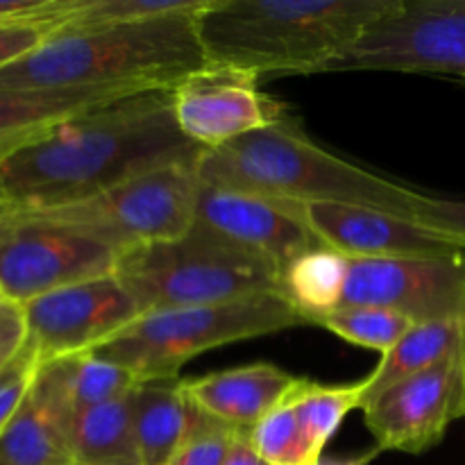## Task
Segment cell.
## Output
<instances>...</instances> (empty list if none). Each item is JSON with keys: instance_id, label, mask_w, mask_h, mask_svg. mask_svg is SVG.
<instances>
[{"instance_id": "d4e9b609", "label": "cell", "mask_w": 465, "mask_h": 465, "mask_svg": "<svg viewBox=\"0 0 465 465\" xmlns=\"http://www.w3.org/2000/svg\"><path fill=\"white\" fill-rule=\"evenodd\" d=\"M312 325L322 327L359 348L375 350L384 357L411 330L413 322L391 309L359 304V307H341L336 312L325 313V316L312 321Z\"/></svg>"}, {"instance_id": "e575fe53", "label": "cell", "mask_w": 465, "mask_h": 465, "mask_svg": "<svg viewBox=\"0 0 465 465\" xmlns=\"http://www.w3.org/2000/svg\"><path fill=\"white\" fill-rule=\"evenodd\" d=\"M9 213H12V209H9L7 204H3V203H0V223H3L5 218L9 216Z\"/></svg>"}, {"instance_id": "4fadbf2b", "label": "cell", "mask_w": 465, "mask_h": 465, "mask_svg": "<svg viewBox=\"0 0 465 465\" xmlns=\"http://www.w3.org/2000/svg\"><path fill=\"white\" fill-rule=\"evenodd\" d=\"M361 413L380 452H427L443 440L457 418H465L461 354L381 391L363 404Z\"/></svg>"}, {"instance_id": "e0dca14e", "label": "cell", "mask_w": 465, "mask_h": 465, "mask_svg": "<svg viewBox=\"0 0 465 465\" xmlns=\"http://www.w3.org/2000/svg\"><path fill=\"white\" fill-rule=\"evenodd\" d=\"M134 434L143 465H168L203 411L189 400L184 380L139 381L132 395Z\"/></svg>"}, {"instance_id": "5bb4252c", "label": "cell", "mask_w": 465, "mask_h": 465, "mask_svg": "<svg viewBox=\"0 0 465 465\" xmlns=\"http://www.w3.org/2000/svg\"><path fill=\"white\" fill-rule=\"evenodd\" d=\"M327 248L348 259L445 257L465 252V241L413 218L359 204H295Z\"/></svg>"}, {"instance_id": "5b68a950", "label": "cell", "mask_w": 465, "mask_h": 465, "mask_svg": "<svg viewBox=\"0 0 465 465\" xmlns=\"http://www.w3.org/2000/svg\"><path fill=\"white\" fill-rule=\"evenodd\" d=\"M114 275L136 300L141 316L280 293L275 263L200 223L177 239L121 252Z\"/></svg>"}, {"instance_id": "d590c367", "label": "cell", "mask_w": 465, "mask_h": 465, "mask_svg": "<svg viewBox=\"0 0 465 465\" xmlns=\"http://www.w3.org/2000/svg\"><path fill=\"white\" fill-rule=\"evenodd\" d=\"M461 361H463V375H465V341H463V354H461Z\"/></svg>"}, {"instance_id": "836d02e7", "label": "cell", "mask_w": 465, "mask_h": 465, "mask_svg": "<svg viewBox=\"0 0 465 465\" xmlns=\"http://www.w3.org/2000/svg\"><path fill=\"white\" fill-rule=\"evenodd\" d=\"M377 454H380V450L375 448V450H371V452H363V454H357V457H348V459H325L322 457L316 465H371L377 459Z\"/></svg>"}, {"instance_id": "7a4b0ae2", "label": "cell", "mask_w": 465, "mask_h": 465, "mask_svg": "<svg viewBox=\"0 0 465 465\" xmlns=\"http://www.w3.org/2000/svg\"><path fill=\"white\" fill-rule=\"evenodd\" d=\"M195 18L77 25L64 23L39 48L0 71V89L116 91L173 89L207 64Z\"/></svg>"}, {"instance_id": "9a60e30c", "label": "cell", "mask_w": 465, "mask_h": 465, "mask_svg": "<svg viewBox=\"0 0 465 465\" xmlns=\"http://www.w3.org/2000/svg\"><path fill=\"white\" fill-rule=\"evenodd\" d=\"M195 223L268 259L280 272L300 254L322 245L309 230L295 204L204 182L198 184Z\"/></svg>"}, {"instance_id": "f546056e", "label": "cell", "mask_w": 465, "mask_h": 465, "mask_svg": "<svg viewBox=\"0 0 465 465\" xmlns=\"http://www.w3.org/2000/svg\"><path fill=\"white\" fill-rule=\"evenodd\" d=\"M71 18H64V21L3 23L0 25V71L9 64L23 59L25 54H30L35 48H39L53 32H57Z\"/></svg>"}, {"instance_id": "f1b7e54d", "label": "cell", "mask_w": 465, "mask_h": 465, "mask_svg": "<svg viewBox=\"0 0 465 465\" xmlns=\"http://www.w3.org/2000/svg\"><path fill=\"white\" fill-rule=\"evenodd\" d=\"M39 368V354L30 343H25V348L16 354V359H12L0 371V434L9 425V420L16 416L18 407L30 393Z\"/></svg>"}, {"instance_id": "4316f807", "label": "cell", "mask_w": 465, "mask_h": 465, "mask_svg": "<svg viewBox=\"0 0 465 465\" xmlns=\"http://www.w3.org/2000/svg\"><path fill=\"white\" fill-rule=\"evenodd\" d=\"M212 0H80L71 23L103 25V23H139L166 16H200Z\"/></svg>"}, {"instance_id": "74e56055", "label": "cell", "mask_w": 465, "mask_h": 465, "mask_svg": "<svg viewBox=\"0 0 465 465\" xmlns=\"http://www.w3.org/2000/svg\"><path fill=\"white\" fill-rule=\"evenodd\" d=\"M461 84H465V82H461Z\"/></svg>"}, {"instance_id": "484cf974", "label": "cell", "mask_w": 465, "mask_h": 465, "mask_svg": "<svg viewBox=\"0 0 465 465\" xmlns=\"http://www.w3.org/2000/svg\"><path fill=\"white\" fill-rule=\"evenodd\" d=\"M245 439L268 465H316L322 459L309 443L289 400L259 420Z\"/></svg>"}, {"instance_id": "6da1fadb", "label": "cell", "mask_w": 465, "mask_h": 465, "mask_svg": "<svg viewBox=\"0 0 465 465\" xmlns=\"http://www.w3.org/2000/svg\"><path fill=\"white\" fill-rule=\"evenodd\" d=\"M203 154L177 127L171 89L123 95L0 159V203L14 212L62 207L159 168L198 166Z\"/></svg>"}, {"instance_id": "83f0119b", "label": "cell", "mask_w": 465, "mask_h": 465, "mask_svg": "<svg viewBox=\"0 0 465 465\" xmlns=\"http://www.w3.org/2000/svg\"><path fill=\"white\" fill-rule=\"evenodd\" d=\"M241 431L204 416L198 420L168 465H225Z\"/></svg>"}, {"instance_id": "52a82bcc", "label": "cell", "mask_w": 465, "mask_h": 465, "mask_svg": "<svg viewBox=\"0 0 465 465\" xmlns=\"http://www.w3.org/2000/svg\"><path fill=\"white\" fill-rule=\"evenodd\" d=\"M198 184L195 166H168L80 203L41 212L121 254L189 232L195 223Z\"/></svg>"}, {"instance_id": "ffe728a7", "label": "cell", "mask_w": 465, "mask_h": 465, "mask_svg": "<svg viewBox=\"0 0 465 465\" xmlns=\"http://www.w3.org/2000/svg\"><path fill=\"white\" fill-rule=\"evenodd\" d=\"M36 381L53 395L54 402L66 411L68 420L75 413L116 400L130 393L139 380L125 368L84 352L73 357L41 363Z\"/></svg>"}, {"instance_id": "cb8c5ba5", "label": "cell", "mask_w": 465, "mask_h": 465, "mask_svg": "<svg viewBox=\"0 0 465 465\" xmlns=\"http://www.w3.org/2000/svg\"><path fill=\"white\" fill-rule=\"evenodd\" d=\"M366 398V377L352 384H321L302 377L298 389L289 395L309 443L322 457L327 443L341 430L345 418L363 407Z\"/></svg>"}, {"instance_id": "7402d4cb", "label": "cell", "mask_w": 465, "mask_h": 465, "mask_svg": "<svg viewBox=\"0 0 465 465\" xmlns=\"http://www.w3.org/2000/svg\"><path fill=\"white\" fill-rule=\"evenodd\" d=\"M463 341L465 321H436L413 325L398 341V345L380 359L375 371L366 375L363 404L371 402L381 391L463 354Z\"/></svg>"}, {"instance_id": "9c48e42d", "label": "cell", "mask_w": 465, "mask_h": 465, "mask_svg": "<svg viewBox=\"0 0 465 465\" xmlns=\"http://www.w3.org/2000/svg\"><path fill=\"white\" fill-rule=\"evenodd\" d=\"M118 252L41 209H18L0 223V291L25 304L62 286L114 272Z\"/></svg>"}, {"instance_id": "7c38bea8", "label": "cell", "mask_w": 465, "mask_h": 465, "mask_svg": "<svg viewBox=\"0 0 465 465\" xmlns=\"http://www.w3.org/2000/svg\"><path fill=\"white\" fill-rule=\"evenodd\" d=\"M173 116L191 143L203 150L271 127L289 107L259 89V77L234 68L204 66L171 89Z\"/></svg>"}, {"instance_id": "603a6c76", "label": "cell", "mask_w": 465, "mask_h": 465, "mask_svg": "<svg viewBox=\"0 0 465 465\" xmlns=\"http://www.w3.org/2000/svg\"><path fill=\"white\" fill-rule=\"evenodd\" d=\"M348 277L350 259L327 245H316L280 272V295L312 325L343 307Z\"/></svg>"}, {"instance_id": "8d00e7d4", "label": "cell", "mask_w": 465, "mask_h": 465, "mask_svg": "<svg viewBox=\"0 0 465 465\" xmlns=\"http://www.w3.org/2000/svg\"><path fill=\"white\" fill-rule=\"evenodd\" d=\"M3 300H7V298H5V295H3V291H0V302H3Z\"/></svg>"}, {"instance_id": "30bf717a", "label": "cell", "mask_w": 465, "mask_h": 465, "mask_svg": "<svg viewBox=\"0 0 465 465\" xmlns=\"http://www.w3.org/2000/svg\"><path fill=\"white\" fill-rule=\"evenodd\" d=\"M27 343L41 363L94 352L141 316L130 291L114 272L62 286L23 304Z\"/></svg>"}, {"instance_id": "44dd1931", "label": "cell", "mask_w": 465, "mask_h": 465, "mask_svg": "<svg viewBox=\"0 0 465 465\" xmlns=\"http://www.w3.org/2000/svg\"><path fill=\"white\" fill-rule=\"evenodd\" d=\"M134 389L68 420V445L75 465H143L132 416Z\"/></svg>"}, {"instance_id": "d6a6232c", "label": "cell", "mask_w": 465, "mask_h": 465, "mask_svg": "<svg viewBox=\"0 0 465 465\" xmlns=\"http://www.w3.org/2000/svg\"><path fill=\"white\" fill-rule=\"evenodd\" d=\"M225 465H268V463L263 461V459L259 457V454L254 452L252 448H250L245 434H241V439L236 440L234 448H232V452H230V457H227Z\"/></svg>"}, {"instance_id": "d6986e66", "label": "cell", "mask_w": 465, "mask_h": 465, "mask_svg": "<svg viewBox=\"0 0 465 465\" xmlns=\"http://www.w3.org/2000/svg\"><path fill=\"white\" fill-rule=\"evenodd\" d=\"M132 94L116 91L0 89V159L44 134L48 127L84 109Z\"/></svg>"}, {"instance_id": "8fae6325", "label": "cell", "mask_w": 465, "mask_h": 465, "mask_svg": "<svg viewBox=\"0 0 465 465\" xmlns=\"http://www.w3.org/2000/svg\"><path fill=\"white\" fill-rule=\"evenodd\" d=\"M384 307L413 325L465 321V252L445 257L350 259L343 307Z\"/></svg>"}, {"instance_id": "277c9868", "label": "cell", "mask_w": 465, "mask_h": 465, "mask_svg": "<svg viewBox=\"0 0 465 465\" xmlns=\"http://www.w3.org/2000/svg\"><path fill=\"white\" fill-rule=\"evenodd\" d=\"M200 182L291 204H359L413 218L420 191L330 153L289 114L280 123L204 150Z\"/></svg>"}, {"instance_id": "2e32d148", "label": "cell", "mask_w": 465, "mask_h": 465, "mask_svg": "<svg viewBox=\"0 0 465 465\" xmlns=\"http://www.w3.org/2000/svg\"><path fill=\"white\" fill-rule=\"evenodd\" d=\"M302 377L275 363H248L184 380L191 402L213 420L248 434L259 420L275 411L298 389Z\"/></svg>"}, {"instance_id": "8992f818", "label": "cell", "mask_w": 465, "mask_h": 465, "mask_svg": "<svg viewBox=\"0 0 465 465\" xmlns=\"http://www.w3.org/2000/svg\"><path fill=\"white\" fill-rule=\"evenodd\" d=\"M307 325L280 293L209 307L150 312L94 354L125 368L139 381L171 380L198 354L239 341Z\"/></svg>"}, {"instance_id": "ba28073f", "label": "cell", "mask_w": 465, "mask_h": 465, "mask_svg": "<svg viewBox=\"0 0 465 465\" xmlns=\"http://www.w3.org/2000/svg\"><path fill=\"white\" fill-rule=\"evenodd\" d=\"M420 73L465 82V0H395L327 73Z\"/></svg>"}, {"instance_id": "1f68e13d", "label": "cell", "mask_w": 465, "mask_h": 465, "mask_svg": "<svg viewBox=\"0 0 465 465\" xmlns=\"http://www.w3.org/2000/svg\"><path fill=\"white\" fill-rule=\"evenodd\" d=\"M27 343V322L23 304L3 300L0 302V371L7 366Z\"/></svg>"}, {"instance_id": "3957f363", "label": "cell", "mask_w": 465, "mask_h": 465, "mask_svg": "<svg viewBox=\"0 0 465 465\" xmlns=\"http://www.w3.org/2000/svg\"><path fill=\"white\" fill-rule=\"evenodd\" d=\"M395 0H212L195 18L209 66L254 77L327 73Z\"/></svg>"}, {"instance_id": "4dcf8cb0", "label": "cell", "mask_w": 465, "mask_h": 465, "mask_svg": "<svg viewBox=\"0 0 465 465\" xmlns=\"http://www.w3.org/2000/svg\"><path fill=\"white\" fill-rule=\"evenodd\" d=\"M416 221L465 241V200L434 198L425 193L416 207Z\"/></svg>"}, {"instance_id": "ac0fdd59", "label": "cell", "mask_w": 465, "mask_h": 465, "mask_svg": "<svg viewBox=\"0 0 465 465\" xmlns=\"http://www.w3.org/2000/svg\"><path fill=\"white\" fill-rule=\"evenodd\" d=\"M0 465H75L66 411L36 380L0 434Z\"/></svg>"}]
</instances>
